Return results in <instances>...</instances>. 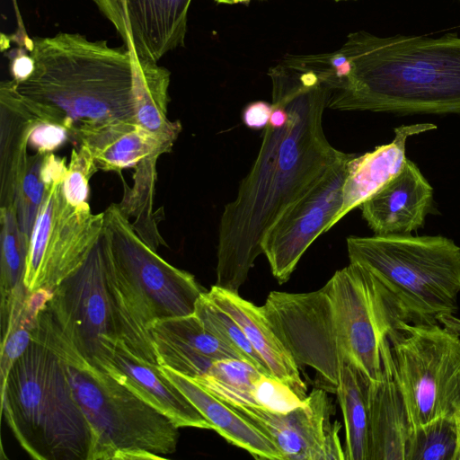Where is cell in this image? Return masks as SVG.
<instances>
[{
	"label": "cell",
	"instance_id": "33",
	"mask_svg": "<svg viewBox=\"0 0 460 460\" xmlns=\"http://www.w3.org/2000/svg\"><path fill=\"white\" fill-rule=\"evenodd\" d=\"M99 171L90 150L84 145L74 148L63 181L66 199L74 203L87 202L89 181Z\"/></svg>",
	"mask_w": 460,
	"mask_h": 460
},
{
	"label": "cell",
	"instance_id": "6",
	"mask_svg": "<svg viewBox=\"0 0 460 460\" xmlns=\"http://www.w3.org/2000/svg\"><path fill=\"white\" fill-rule=\"evenodd\" d=\"M2 413L22 447L36 460H88L89 423L61 359L32 341L1 383Z\"/></svg>",
	"mask_w": 460,
	"mask_h": 460
},
{
	"label": "cell",
	"instance_id": "28",
	"mask_svg": "<svg viewBox=\"0 0 460 460\" xmlns=\"http://www.w3.org/2000/svg\"><path fill=\"white\" fill-rule=\"evenodd\" d=\"M158 158L159 156L148 157L135 166L134 185L129 188L124 183V198L119 204L121 211L128 219L130 217L136 218L134 222H131L135 231L155 252L160 245L166 244L158 231V220L155 217L158 214L153 213Z\"/></svg>",
	"mask_w": 460,
	"mask_h": 460
},
{
	"label": "cell",
	"instance_id": "35",
	"mask_svg": "<svg viewBox=\"0 0 460 460\" xmlns=\"http://www.w3.org/2000/svg\"><path fill=\"white\" fill-rule=\"evenodd\" d=\"M67 137L70 136L65 128L40 121L31 136L30 143L37 148V151L52 152L62 145Z\"/></svg>",
	"mask_w": 460,
	"mask_h": 460
},
{
	"label": "cell",
	"instance_id": "32",
	"mask_svg": "<svg viewBox=\"0 0 460 460\" xmlns=\"http://www.w3.org/2000/svg\"><path fill=\"white\" fill-rule=\"evenodd\" d=\"M455 418L439 417L411 429L405 460H454Z\"/></svg>",
	"mask_w": 460,
	"mask_h": 460
},
{
	"label": "cell",
	"instance_id": "16",
	"mask_svg": "<svg viewBox=\"0 0 460 460\" xmlns=\"http://www.w3.org/2000/svg\"><path fill=\"white\" fill-rule=\"evenodd\" d=\"M432 203L433 188L407 159L401 172L359 208L375 234H408L423 227Z\"/></svg>",
	"mask_w": 460,
	"mask_h": 460
},
{
	"label": "cell",
	"instance_id": "15",
	"mask_svg": "<svg viewBox=\"0 0 460 460\" xmlns=\"http://www.w3.org/2000/svg\"><path fill=\"white\" fill-rule=\"evenodd\" d=\"M127 49L158 62L184 45L191 0H93Z\"/></svg>",
	"mask_w": 460,
	"mask_h": 460
},
{
	"label": "cell",
	"instance_id": "25",
	"mask_svg": "<svg viewBox=\"0 0 460 460\" xmlns=\"http://www.w3.org/2000/svg\"><path fill=\"white\" fill-rule=\"evenodd\" d=\"M130 54L136 123L173 146L181 131V124L179 120L171 121L167 115L171 74L167 68L158 65V62L140 58L132 51Z\"/></svg>",
	"mask_w": 460,
	"mask_h": 460
},
{
	"label": "cell",
	"instance_id": "26",
	"mask_svg": "<svg viewBox=\"0 0 460 460\" xmlns=\"http://www.w3.org/2000/svg\"><path fill=\"white\" fill-rule=\"evenodd\" d=\"M369 380L345 362L336 394L345 427V460H369Z\"/></svg>",
	"mask_w": 460,
	"mask_h": 460
},
{
	"label": "cell",
	"instance_id": "18",
	"mask_svg": "<svg viewBox=\"0 0 460 460\" xmlns=\"http://www.w3.org/2000/svg\"><path fill=\"white\" fill-rule=\"evenodd\" d=\"M168 417L178 428L213 429L209 421L160 370L159 365L135 355L119 340L107 372Z\"/></svg>",
	"mask_w": 460,
	"mask_h": 460
},
{
	"label": "cell",
	"instance_id": "13",
	"mask_svg": "<svg viewBox=\"0 0 460 460\" xmlns=\"http://www.w3.org/2000/svg\"><path fill=\"white\" fill-rule=\"evenodd\" d=\"M353 156L349 154L327 168L266 231L262 253L279 284L289 279L313 242L334 226L342 206L348 162Z\"/></svg>",
	"mask_w": 460,
	"mask_h": 460
},
{
	"label": "cell",
	"instance_id": "39",
	"mask_svg": "<svg viewBox=\"0 0 460 460\" xmlns=\"http://www.w3.org/2000/svg\"><path fill=\"white\" fill-rule=\"evenodd\" d=\"M214 1L218 4H248L252 0H214Z\"/></svg>",
	"mask_w": 460,
	"mask_h": 460
},
{
	"label": "cell",
	"instance_id": "31",
	"mask_svg": "<svg viewBox=\"0 0 460 460\" xmlns=\"http://www.w3.org/2000/svg\"><path fill=\"white\" fill-rule=\"evenodd\" d=\"M194 314L210 333L231 348L241 359L249 362L262 374L270 375L238 323L208 296L207 290L199 297Z\"/></svg>",
	"mask_w": 460,
	"mask_h": 460
},
{
	"label": "cell",
	"instance_id": "29",
	"mask_svg": "<svg viewBox=\"0 0 460 460\" xmlns=\"http://www.w3.org/2000/svg\"><path fill=\"white\" fill-rule=\"evenodd\" d=\"M261 374L249 362L229 358L214 361L205 375L194 380L226 403L256 406L252 390Z\"/></svg>",
	"mask_w": 460,
	"mask_h": 460
},
{
	"label": "cell",
	"instance_id": "37",
	"mask_svg": "<svg viewBox=\"0 0 460 460\" xmlns=\"http://www.w3.org/2000/svg\"><path fill=\"white\" fill-rule=\"evenodd\" d=\"M438 323L444 327L460 336V319L454 314L443 315L438 318Z\"/></svg>",
	"mask_w": 460,
	"mask_h": 460
},
{
	"label": "cell",
	"instance_id": "9",
	"mask_svg": "<svg viewBox=\"0 0 460 460\" xmlns=\"http://www.w3.org/2000/svg\"><path fill=\"white\" fill-rule=\"evenodd\" d=\"M66 159L49 155V181L30 239L24 285L53 289L87 258L101 237L103 212L74 204L64 192Z\"/></svg>",
	"mask_w": 460,
	"mask_h": 460
},
{
	"label": "cell",
	"instance_id": "19",
	"mask_svg": "<svg viewBox=\"0 0 460 460\" xmlns=\"http://www.w3.org/2000/svg\"><path fill=\"white\" fill-rule=\"evenodd\" d=\"M383 375L369 381V460H405L411 425L394 376L389 339L382 349Z\"/></svg>",
	"mask_w": 460,
	"mask_h": 460
},
{
	"label": "cell",
	"instance_id": "10",
	"mask_svg": "<svg viewBox=\"0 0 460 460\" xmlns=\"http://www.w3.org/2000/svg\"><path fill=\"white\" fill-rule=\"evenodd\" d=\"M332 298L345 360L369 381L383 375L382 349L407 319L389 290L364 266L349 262L324 285Z\"/></svg>",
	"mask_w": 460,
	"mask_h": 460
},
{
	"label": "cell",
	"instance_id": "23",
	"mask_svg": "<svg viewBox=\"0 0 460 460\" xmlns=\"http://www.w3.org/2000/svg\"><path fill=\"white\" fill-rule=\"evenodd\" d=\"M73 137L90 150L98 170L118 173L172 148V145L129 120L84 128Z\"/></svg>",
	"mask_w": 460,
	"mask_h": 460
},
{
	"label": "cell",
	"instance_id": "40",
	"mask_svg": "<svg viewBox=\"0 0 460 460\" xmlns=\"http://www.w3.org/2000/svg\"><path fill=\"white\" fill-rule=\"evenodd\" d=\"M335 2H341V1H349V0H334ZM355 1V0H353Z\"/></svg>",
	"mask_w": 460,
	"mask_h": 460
},
{
	"label": "cell",
	"instance_id": "41",
	"mask_svg": "<svg viewBox=\"0 0 460 460\" xmlns=\"http://www.w3.org/2000/svg\"><path fill=\"white\" fill-rule=\"evenodd\" d=\"M460 1V0H459Z\"/></svg>",
	"mask_w": 460,
	"mask_h": 460
},
{
	"label": "cell",
	"instance_id": "7",
	"mask_svg": "<svg viewBox=\"0 0 460 460\" xmlns=\"http://www.w3.org/2000/svg\"><path fill=\"white\" fill-rule=\"evenodd\" d=\"M349 262L370 270L411 323H435L457 312L460 246L443 235L349 236Z\"/></svg>",
	"mask_w": 460,
	"mask_h": 460
},
{
	"label": "cell",
	"instance_id": "2",
	"mask_svg": "<svg viewBox=\"0 0 460 460\" xmlns=\"http://www.w3.org/2000/svg\"><path fill=\"white\" fill-rule=\"evenodd\" d=\"M348 75L328 102L339 111L460 115V36L351 32Z\"/></svg>",
	"mask_w": 460,
	"mask_h": 460
},
{
	"label": "cell",
	"instance_id": "24",
	"mask_svg": "<svg viewBox=\"0 0 460 460\" xmlns=\"http://www.w3.org/2000/svg\"><path fill=\"white\" fill-rule=\"evenodd\" d=\"M162 373L181 391L217 431L229 443L247 450L258 459L284 460L275 444L253 423L206 390L193 378L166 367Z\"/></svg>",
	"mask_w": 460,
	"mask_h": 460
},
{
	"label": "cell",
	"instance_id": "3",
	"mask_svg": "<svg viewBox=\"0 0 460 460\" xmlns=\"http://www.w3.org/2000/svg\"><path fill=\"white\" fill-rule=\"evenodd\" d=\"M29 56L30 72L14 80L41 121L65 128L71 137L84 128L136 122L133 66L127 49L59 32L33 38Z\"/></svg>",
	"mask_w": 460,
	"mask_h": 460
},
{
	"label": "cell",
	"instance_id": "8",
	"mask_svg": "<svg viewBox=\"0 0 460 460\" xmlns=\"http://www.w3.org/2000/svg\"><path fill=\"white\" fill-rule=\"evenodd\" d=\"M411 429L460 412V336L439 323L404 322L388 337Z\"/></svg>",
	"mask_w": 460,
	"mask_h": 460
},
{
	"label": "cell",
	"instance_id": "20",
	"mask_svg": "<svg viewBox=\"0 0 460 460\" xmlns=\"http://www.w3.org/2000/svg\"><path fill=\"white\" fill-rule=\"evenodd\" d=\"M431 123L402 125L394 128L393 141L349 159L342 188V206L334 225L378 191L402 169L408 137L436 128Z\"/></svg>",
	"mask_w": 460,
	"mask_h": 460
},
{
	"label": "cell",
	"instance_id": "11",
	"mask_svg": "<svg viewBox=\"0 0 460 460\" xmlns=\"http://www.w3.org/2000/svg\"><path fill=\"white\" fill-rule=\"evenodd\" d=\"M47 307L82 356L107 373L121 339L101 237L85 261L53 288Z\"/></svg>",
	"mask_w": 460,
	"mask_h": 460
},
{
	"label": "cell",
	"instance_id": "22",
	"mask_svg": "<svg viewBox=\"0 0 460 460\" xmlns=\"http://www.w3.org/2000/svg\"><path fill=\"white\" fill-rule=\"evenodd\" d=\"M41 121L18 93L14 79L0 84V205H13L29 158L31 136Z\"/></svg>",
	"mask_w": 460,
	"mask_h": 460
},
{
	"label": "cell",
	"instance_id": "14",
	"mask_svg": "<svg viewBox=\"0 0 460 460\" xmlns=\"http://www.w3.org/2000/svg\"><path fill=\"white\" fill-rule=\"evenodd\" d=\"M227 404L260 429L284 460H345L339 437L341 424L332 422L333 407L323 388L314 389L303 406L286 413Z\"/></svg>",
	"mask_w": 460,
	"mask_h": 460
},
{
	"label": "cell",
	"instance_id": "21",
	"mask_svg": "<svg viewBox=\"0 0 460 460\" xmlns=\"http://www.w3.org/2000/svg\"><path fill=\"white\" fill-rule=\"evenodd\" d=\"M207 295L238 323L270 375L288 385L300 398L306 399L307 388L299 369L273 332L261 306L216 285Z\"/></svg>",
	"mask_w": 460,
	"mask_h": 460
},
{
	"label": "cell",
	"instance_id": "1",
	"mask_svg": "<svg viewBox=\"0 0 460 460\" xmlns=\"http://www.w3.org/2000/svg\"><path fill=\"white\" fill-rule=\"evenodd\" d=\"M272 101L288 113L264 128L257 157L227 203L218 229L216 286L238 293L262 253L266 231L331 165L349 154L324 135L323 116L334 91L327 53L287 55L269 69Z\"/></svg>",
	"mask_w": 460,
	"mask_h": 460
},
{
	"label": "cell",
	"instance_id": "27",
	"mask_svg": "<svg viewBox=\"0 0 460 460\" xmlns=\"http://www.w3.org/2000/svg\"><path fill=\"white\" fill-rule=\"evenodd\" d=\"M1 323H6L12 304L25 297L24 285L30 241L20 229L13 205L0 209Z\"/></svg>",
	"mask_w": 460,
	"mask_h": 460
},
{
	"label": "cell",
	"instance_id": "4",
	"mask_svg": "<svg viewBox=\"0 0 460 460\" xmlns=\"http://www.w3.org/2000/svg\"><path fill=\"white\" fill-rule=\"evenodd\" d=\"M46 305L38 314L32 340L52 350L64 364L91 429L88 460H158L173 454L179 428L113 376L92 366Z\"/></svg>",
	"mask_w": 460,
	"mask_h": 460
},
{
	"label": "cell",
	"instance_id": "17",
	"mask_svg": "<svg viewBox=\"0 0 460 460\" xmlns=\"http://www.w3.org/2000/svg\"><path fill=\"white\" fill-rule=\"evenodd\" d=\"M149 332L159 366L193 379L205 375L216 360L240 358L210 333L195 314L156 320Z\"/></svg>",
	"mask_w": 460,
	"mask_h": 460
},
{
	"label": "cell",
	"instance_id": "12",
	"mask_svg": "<svg viewBox=\"0 0 460 460\" xmlns=\"http://www.w3.org/2000/svg\"><path fill=\"white\" fill-rule=\"evenodd\" d=\"M261 308L297 368H313L321 388L335 393L346 360L325 287L308 293L271 291Z\"/></svg>",
	"mask_w": 460,
	"mask_h": 460
},
{
	"label": "cell",
	"instance_id": "36",
	"mask_svg": "<svg viewBox=\"0 0 460 460\" xmlns=\"http://www.w3.org/2000/svg\"><path fill=\"white\" fill-rule=\"evenodd\" d=\"M271 111L272 103L264 101L250 102L243 111V122L249 128L264 129L269 124Z\"/></svg>",
	"mask_w": 460,
	"mask_h": 460
},
{
	"label": "cell",
	"instance_id": "34",
	"mask_svg": "<svg viewBox=\"0 0 460 460\" xmlns=\"http://www.w3.org/2000/svg\"><path fill=\"white\" fill-rule=\"evenodd\" d=\"M252 394L256 406L279 413L293 411L306 402V399L300 398L288 385L265 374H261L256 380Z\"/></svg>",
	"mask_w": 460,
	"mask_h": 460
},
{
	"label": "cell",
	"instance_id": "30",
	"mask_svg": "<svg viewBox=\"0 0 460 460\" xmlns=\"http://www.w3.org/2000/svg\"><path fill=\"white\" fill-rule=\"evenodd\" d=\"M49 153L37 151L29 155L14 194L13 207L19 226L29 241L47 190Z\"/></svg>",
	"mask_w": 460,
	"mask_h": 460
},
{
	"label": "cell",
	"instance_id": "38",
	"mask_svg": "<svg viewBox=\"0 0 460 460\" xmlns=\"http://www.w3.org/2000/svg\"><path fill=\"white\" fill-rule=\"evenodd\" d=\"M456 427V447L454 456V460H460V412L455 416Z\"/></svg>",
	"mask_w": 460,
	"mask_h": 460
},
{
	"label": "cell",
	"instance_id": "5",
	"mask_svg": "<svg viewBox=\"0 0 460 460\" xmlns=\"http://www.w3.org/2000/svg\"><path fill=\"white\" fill-rule=\"evenodd\" d=\"M101 242L120 339L135 355L159 365L149 326L156 320L193 314L206 290L193 275L149 247L119 204L103 212Z\"/></svg>",
	"mask_w": 460,
	"mask_h": 460
}]
</instances>
